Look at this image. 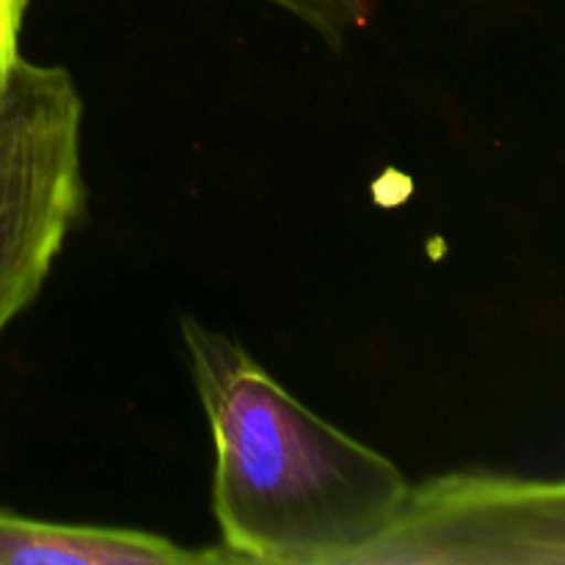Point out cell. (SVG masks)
<instances>
[{
    "instance_id": "1",
    "label": "cell",
    "mask_w": 565,
    "mask_h": 565,
    "mask_svg": "<svg viewBox=\"0 0 565 565\" xmlns=\"http://www.w3.org/2000/svg\"><path fill=\"white\" fill-rule=\"evenodd\" d=\"M182 342L213 439V513L230 563H362L406 508V475L221 331L182 318Z\"/></svg>"
},
{
    "instance_id": "2",
    "label": "cell",
    "mask_w": 565,
    "mask_h": 565,
    "mask_svg": "<svg viewBox=\"0 0 565 565\" xmlns=\"http://www.w3.org/2000/svg\"><path fill=\"white\" fill-rule=\"evenodd\" d=\"M81 130L70 72L22 58L0 94V331L42 290L86 207Z\"/></svg>"
},
{
    "instance_id": "3",
    "label": "cell",
    "mask_w": 565,
    "mask_h": 565,
    "mask_svg": "<svg viewBox=\"0 0 565 565\" xmlns=\"http://www.w3.org/2000/svg\"><path fill=\"white\" fill-rule=\"evenodd\" d=\"M565 565V478L452 472L412 486L359 565Z\"/></svg>"
},
{
    "instance_id": "4",
    "label": "cell",
    "mask_w": 565,
    "mask_h": 565,
    "mask_svg": "<svg viewBox=\"0 0 565 565\" xmlns=\"http://www.w3.org/2000/svg\"><path fill=\"white\" fill-rule=\"evenodd\" d=\"M230 563L224 550H182L163 535L72 527L0 513V565H204Z\"/></svg>"
},
{
    "instance_id": "5",
    "label": "cell",
    "mask_w": 565,
    "mask_h": 565,
    "mask_svg": "<svg viewBox=\"0 0 565 565\" xmlns=\"http://www.w3.org/2000/svg\"><path fill=\"white\" fill-rule=\"evenodd\" d=\"M307 22L331 47H340L353 31H362L373 20V0H268Z\"/></svg>"
},
{
    "instance_id": "6",
    "label": "cell",
    "mask_w": 565,
    "mask_h": 565,
    "mask_svg": "<svg viewBox=\"0 0 565 565\" xmlns=\"http://www.w3.org/2000/svg\"><path fill=\"white\" fill-rule=\"evenodd\" d=\"M28 0H0V94L11 81V72L20 64V31Z\"/></svg>"
}]
</instances>
